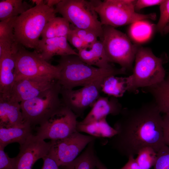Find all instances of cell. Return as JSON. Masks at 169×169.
<instances>
[{
    "label": "cell",
    "instance_id": "obj_1",
    "mask_svg": "<svg viewBox=\"0 0 169 169\" xmlns=\"http://www.w3.org/2000/svg\"><path fill=\"white\" fill-rule=\"evenodd\" d=\"M161 113L153 100L137 108H123L114 125L117 133L107 142L128 158L137 155L140 150L147 146L157 152L166 145Z\"/></svg>",
    "mask_w": 169,
    "mask_h": 169
},
{
    "label": "cell",
    "instance_id": "obj_2",
    "mask_svg": "<svg viewBox=\"0 0 169 169\" xmlns=\"http://www.w3.org/2000/svg\"><path fill=\"white\" fill-rule=\"evenodd\" d=\"M57 62L60 69L58 81L61 88L64 89H73L76 87L83 86L100 78L127 73L121 68L115 67L105 69L89 65L76 55L61 56Z\"/></svg>",
    "mask_w": 169,
    "mask_h": 169
},
{
    "label": "cell",
    "instance_id": "obj_3",
    "mask_svg": "<svg viewBox=\"0 0 169 169\" xmlns=\"http://www.w3.org/2000/svg\"><path fill=\"white\" fill-rule=\"evenodd\" d=\"M56 13L55 8L44 3L35 5L17 16L14 29L16 42L36 50L39 37L46 25L56 17Z\"/></svg>",
    "mask_w": 169,
    "mask_h": 169
},
{
    "label": "cell",
    "instance_id": "obj_4",
    "mask_svg": "<svg viewBox=\"0 0 169 169\" xmlns=\"http://www.w3.org/2000/svg\"><path fill=\"white\" fill-rule=\"evenodd\" d=\"M132 74L127 77V91L136 93L138 89L158 84L165 78L163 59L156 56L151 49L138 47Z\"/></svg>",
    "mask_w": 169,
    "mask_h": 169
},
{
    "label": "cell",
    "instance_id": "obj_5",
    "mask_svg": "<svg viewBox=\"0 0 169 169\" xmlns=\"http://www.w3.org/2000/svg\"><path fill=\"white\" fill-rule=\"evenodd\" d=\"M136 0H93L94 9L103 25L114 28L132 24L146 19L155 20V13H138L135 10Z\"/></svg>",
    "mask_w": 169,
    "mask_h": 169
},
{
    "label": "cell",
    "instance_id": "obj_6",
    "mask_svg": "<svg viewBox=\"0 0 169 169\" xmlns=\"http://www.w3.org/2000/svg\"><path fill=\"white\" fill-rule=\"evenodd\" d=\"M55 9L74 26L94 33L102 41L103 25L94 9L93 0H61Z\"/></svg>",
    "mask_w": 169,
    "mask_h": 169
},
{
    "label": "cell",
    "instance_id": "obj_7",
    "mask_svg": "<svg viewBox=\"0 0 169 169\" xmlns=\"http://www.w3.org/2000/svg\"><path fill=\"white\" fill-rule=\"evenodd\" d=\"M103 29L102 42L110 62L119 64L126 72L133 69L138 47L133 44L125 34L115 28L103 25Z\"/></svg>",
    "mask_w": 169,
    "mask_h": 169
},
{
    "label": "cell",
    "instance_id": "obj_8",
    "mask_svg": "<svg viewBox=\"0 0 169 169\" xmlns=\"http://www.w3.org/2000/svg\"><path fill=\"white\" fill-rule=\"evenodd\" d=\"M58 80L37 96L20 103L24 121L32 127L40 125L62 105Z\"/></svg>",
    "mask_w": 169,
    "mask_h": 169
},
{
    "label": "cell",
    "instance_id": "obj_9",
    "mask_svg": "<svg viewBox=\"0 0 169 169\" xmlns=\"http://www.w3.org/2000/svg\"><path fill=\"white\" fill-rule=\"evenodd\" d=\"M13 52L15 81L26 78L42 76H50L58 80L60 70L59 66L49 63L36 50L28 51L17 43Z\"/></svg>",
    "mask_w": 169,
    "mask_h": 169
},
{
    "label": "cell",
    "instance_id": "obj_10",
    "mask_svg": "<svg viewBox=\"0 0 169 169\" xmlns=\"http://www.w3.org/2000/svg\"><path fill=\"white\" fill-rule=\"evenodd\" d=\"M77 117L63 104L37 129L36 135L44 140L62 139L77 131Z\"/></svg>",
    "mask_w": 169,
    "mask_h": 169
},
{
    "label": "cell",
    "instance_id": "obj_11",
    "mask_svg": "<svg viewBox=\"0 0 169 169\" xmlns=\"http://www.w3.org/2000/svg\"><path fill=\"white\" fill-rule=\"evenodd\" d=\"M96 138L77 131L66 138L50 140L47 154L59 166H63L74 160L90 142Z\"/></svg>",
    "mask_w": 169,
    "mask_h": 169
},
{
    "label": "cell",
    "instance_id": "obj_12",
    "mask_svg": "<svg viewBox=\"0 0 169 169\" xmlns=\"http://www.w3.org/2000/svg\"><path fill=\"white\" fill-rule=\"evenodd\" d=\"M105 77L94 80L77 90L61 88L62 104L70 109L77 117L82 116L86 110L91 107L100 96L101 85Z\"/></svg>",
    "mask_w": 169,
    "mask_h": 169
},
{
    "label": "cell",
    "instance_id": "obj_13",
    "mask_svg": "<svg viewBox=\"0 0 169 169\" xmlns=\"http://www.w3.org/2000/svg\"><path fill=\"white\" fill-rule=\"evenodd\" d=\"M58 80L50 76H42L16 80L10 97L20 103L32 99L50 88Z\"/></svg>",
    "mask_w": 169,
    "mask_h": 169
},
{
    "label": "cell",
    "instance_id": "obj_14",
    "mask_svg": "<svg viewBox=\"0 0 169 169\" xmlns=\"http://www.w3.org/2000/svg\"><path fill=\"white\" fill-rule=\"evenodd\" d=\"M51 142H45L36 135L32 134L23 144L15 157V169H32L38 160L47 155Z\"/></svg>",
    "mask_w": 169,
    "mask_h": 169
},
{
    "label": "cell",
    "instance_id": "obj_15",
    "mask_svg": "<svg viewBox=\"0 0 169 169\" xmlns=\"http://www.w3.org/2000/svg\"><path fill=\"white\" fill-rule=\"evenodd\" d=\"M123 108L118 98L100 96L93 105L87 115L79 122L87 124L106 117L109 115H120Z\"/></svg>",
    "mask_w": 169,
    "mask_h": 169
},
{
    "label": "cell",
    "instance_id": "obj_16",
    "mask_svg": "<svg viewBox=\"0 0 169 169\" xmlns=\"http://www.w3.org/2000/svg\"><path fill=\"white\" fill-rule=\"evenodd\" d=\"M43 58L48 61L54 56L78 55L77 52L69 44L66 37H58L40 39L36 50Z\"/></svg>",
    "mask_w": 169,
    "mask_h": 169
},
{
    "label": "cell",
    "instance_id": "obj_17",
    "mask_svg": "<svg viewBox=\"0 0 169 169\" xmlns=\"http://www.w3.org/2000/svg\"><path fill=\"white\" fill-rule=\"evenodd\" d=\"M15 81V61L12 50L0 55V96L10 97Z\"/></svg>",
    "mask_w": 169,
    "mask_h": 169
},
{
    "label": "cell",
    "instance_id": "obj_18",
    "mask_svg": "<svg viewBox=\"0 0 169 169\" xmlns=\"http://www.w3.org/2000/svg\"><path fill=\"white\" fill-rule=\"evenodd\" d=\"M24 122L20 103L11 97L0 96V126H13Z\"/></svg>",
    "mask_w": 169,
    "mask_h": 169
},
{
    "label": "cell",
    "instance_id": "obj_19",
    "mask_svg": "<svg viewBox=\"0 0 169 169\" xmlns=\"http://www.w3.org/2000/svg\"><path fill=\"white\" fill-rule=\"evenodd\" d=\"M77 53L79 58L89 65L105 69H110L115 67L108 59L102 42L100 40L78 51Z\"/></svg>",
    "mask_w": 169,
    "mask_h": 169
},
{
    "label": "cell",
    "instance_id": "obj_20",
    "mask_svg": "<svg viewBox=\"0 0 169 169\" xmlns=\"http://www.w3.org/2000/svg\"><path fill=\"white\" fill-rule=\"evenodd\" d=\"M32 127L28 122L9 127L0 126V146L5 147L8 144L17 142L23 144L32 135Z\"/></svg>",
    "mask_w": 169,
    "mask_h": 169
},
{
    "label": "cell",
    "instance_id": "obj_21",
    "mask_svg": "<svg viewBox=\"0 0 169 169\" xmlns=\"http://www.w3.org/2000/svg\"><path fill=\"white\" fill-rule=\"evenodd\" d=\"M141 89L151 95L161 113L169 115V74L161 82Z\"/></svg>",
    "mask_w": 169,
    "mask_h": 169
},
{
    "label": "cell",
    "instance_id": "obj_22",
    "mask_svg": "<svg viewBox=\"0 0 169 169\" xmlns=\"http://www.w3.org/2000/svg\"><path fill=\"white\" fill-rule=\"evenodd\" d=\"M106 117L92 123L84 124L78 122L77 131L84 132L96 138H110L117 133L114 127H111L106 120Z\"/></svg>",
    "mask_w": 169,
    "mask_h": 169
},
{
    "label": "cell",
    "instance_id": "obj_23",
    "mask_svg": "<svg viewBox=\"0 0 169 169\" xmlns=\"http://www.w3.org/2000/svg\"><path fill=\"white\" fill-rule=\"evenodd\" d=\"M95 141L90 142L85 150L73 161L60 167L64 169H95L98 157L95 150Z\"/></svg>",
    "mask_w": 169,
    "mask_h": 169
},
{
    "label": "cell",
    "instance_id": "obj_24",
    "mask_svg": "<svg viewBox=\"0 0 169 169\" xmlns=\"http://www.w3.org/2000/svg\"><path fill=\"white\" fill-rule=\"evenodd\" d=\"M17 17H11L0 22V55L12 51L16 42L14 29Z\"/></svg>",
    "mask_w": 169,
    "mask_h": 169
},
{
    "label": "cell",
    "instance_id": "obj_25",
    "mask_svg": "<svg viewBox=\"0 0 169 169\" xmlns=\"http://www.w3.org/2000/svg\"><path fill=\"white\" fill-rule=\"evenodd\" d=\"M101 92L109 96L122 97L127 91V77L111 75L104 79L101 85Z\"/></svg>",
    "mask_w": 169,
    "mask_h": 169
},
{
    "label": "cell",
    "instance_id": "obj_26",
    "mask_svg": "<svg viewBox=\"0 0 169 169\" xmlns=\"http://www.w3.org/2000/svg\"><path fill=\"white\" fill-rule=\"evenodd\" d=\"M69 23L63 17H55L46 25L41 36L47 38L58 37H66L70 30Z\"/></svg>",
    "mask_w": 169,
    "mask_h": 169
},
{
    "label": "cell",
    "instance_id": "obj_27",
    "mask_svg": "<svg viewBox=\"0 0 169 169\" xmlns=\"http://www.w3.org/2000/svg\"><path fill=\"white\" fill-rule=\"evenodd\" d=\"M32 7L22 0H3L0 2V20L18 16Z\"/></svg>",
    "mask_w": 169,
    "mask_h": 169
},
{
    "label": "cell",
    "instance_id": "obj_28",
    "mask_svg": "<svg viewBox=\"0 0 169 169\" xmlns=\"http://www.w3.org/2000/svg\"><path fill=\"white\" fill-rule=\"evenodd\" d=\"M130 26L129 29V34L137 42L145 41L149 38L152 33V25L144 20L132 23Z\"/></svg>",
    "mask_w": 169,
    "mask_h": 169
},
{
    "label": "cell",
    "instance_id": "obj_29",
    "mask_svg": "<svg viewBox=\"0 0 169 169\" xmlns=\"http://www.w3.org/2000/svg\"><path fill=\"white\" fill-rule=\"evenodd\" d=\"M136 160L142 169H150L155 165L157 158V152L152 147L147 146L138 152Z\"/></svg>",
    "mask_w": 169,
    "mask_h": 169
},
{
    "label": "cell",
    "instance_id": "obj_30",
    "mask_svg": "<svg viewBox=\"0 0 169 169\" xmlns=\"http://www.w3.org/2000/svg\"><path fill=\"white\" fill-rule=\"evenodd\" d=\"M160 16L156 26L157 30L163 34V30L169 23V0H165L160 5Z\"/></svg>",
    "mask_w": 169,
    "mask_h": 169
},
{
    "label": "cell",
    "instance_id": "obj_31",
    "mask_svg": "<svg viewBox=\"0 0 169 169\" xmlns=\"http://www.w3.org/2000/svg\"><path fill=\"white\" fill-rule=\"evenodd\" d=\"M154 169H169V147H163L157 152V158Z\"/></svg>",
    "mask_w": 169,
    "mask_h": 169
},
{
    "label": "cell",
    "instance_id": "obj_32",
    "mask_svg": "<svg viewBox=\"0 0 169 169\" xmlns=\"http://www.w3.org/2000/svg\"><path fill=\"white\" fill-rule=\"evenodd\" d=\"M71 28L87 45H90L96 41L98 37L93 33L86 29H80L73 25Z\"/></svg>",
    "mask_w": 169,
    "mask_h": 169
},
{
    "label": "cell",
    "instance_id": "obj_33",
    "mask_svg": "<svg viewBox=\"0 0 169 169\" xmlns=\"http://www.w3.org/2000/svg\"><path fill=\"white\" fill-rule=\"evenodd\" d=\"M0 146V169H15V157L10 158Z\"/></svg>",
    "mask_w": 169,
    "mask_h": 169
},
{
    "label": "cell",
    "instance_id": "obj_34",
    "mask_svg": "<svg viewBox=\"0 0 169 169\" xmlns=\"http://www.w3.org/2000/svg\"><path fill=\"white\" fill-rule=\"evenodd\" d=\"M67 38V40L78 51L83 49L88 46L74 32L71 28Z\"/></svg>",
    "mask_w": 169,
    "mask_h": 169
},
{
    "label": "cell",
    "instance_id": "obj_35",
    "mask_svg": "<svg viewBox=\"0 0 169 169\" xmlns=\"http://www.w3.org/2000/svg\"><path fill=\"white\" fill-rule=\"evenodd\" d=\"M165 0H136L135 10L138 11L145 8L156 5H160Z\"/></svg>",
    "mask_w": 169,
    "mask_h": 169
},
{
    "label": "cell",
    "instance_id": "obj_36",
    "mask_svg": "<svg viewBox=\"0 0 169 169\" xmlns=\"http://www.w3.org/2000/svg\"><path fill=\"white\" fill-rule=\"evenodd\" d=\"M162 128L165 144L169 147V115L165 114L162 116Z\"/></svg>",
    "mask_w": 169,
    "mask_h": 169
},
{
    "label": "cell",
    "instance_id": "obj_37",
    "mask_svg": "<svg viewBox=\"0 0 169 169\" xmlns=\"http://www.w3.org/2000/svg\"><path fill=\"white\" fill-rule=\"evenodd\" d=\"M43 165L41 169H64L59 166L48 154L42 158Z\"/></svg>",
    "mask_w": 169,
    "mask_h": 169
},
{
    "label": "cell",
    "instance_id": "obj_38",
    "mask_svg": "<svg viewBox=\"0 0 169 169\" xmlns=\"http://www.w3.org/2000/svg\"><path fill=\"white\" fill-rule=\"evenodd\" d=\"M128 158V161L125 165L118 169H142L134 158V156H130Z\"/></svg>",
    "mask_w": 169,
    "mask_h": 169
},
{
    "label": "cell",
    "instance_id": "obj_39",
    "mask_svg": "<svg viewBox=\"0 0 169 169\" xmlns=\"http://www.w3.org/2000/svg\"><path fill=\"white\" fill-rule=\"evenodd\" d=\"M61 0H44V3L48 7L54 8V6H56Z\"/></svg>",
    "mask_w": 169,
    "mask_h": 169
},
{
    "label": "cell",
    "instance_id": "obj_40",
    "mask_svg": "<svg viewBox=\"0 0 169 169\" xmlns=\"http://www.w3.org/2000/svg\"><path fill=\"white\" fill-rule=\"evenodd\" d=\"M96 168L97 169H108L98 157L97 159Z\"/></svg>",
    "mask_w": 169,
    "mask_h": 169
},
{
    "label": "cell",
    "instance_id": "obj_41",
    "mask_svg": "<svg viewBox=\"0 0 169 169\" xmlns=\"http://www.w3.org/2000/svg\"><path fill=\"white\" fill-rule=\"evenodd\" d=\"M33 4H35V5H38L44 3L43 0H32L31 1Z\"/></svg>",
    "mask_w": 169,
    "mask_h": 169
},
{
    "label": "cell",
    "instance_id": "obj_42",
    "mask_svg": "<svg viewBox=\"0 0 169 169\" xmlns=\"http://www.w3.org/2000/svg\"><path fill=\"white\" fill-rule=\"evenodd\" d=\"M169 33V24H168L164 28L163 34H166Z\"/></svg>",
    "mask_w": 169,
    "mask_h": 169
}]
</instances>
